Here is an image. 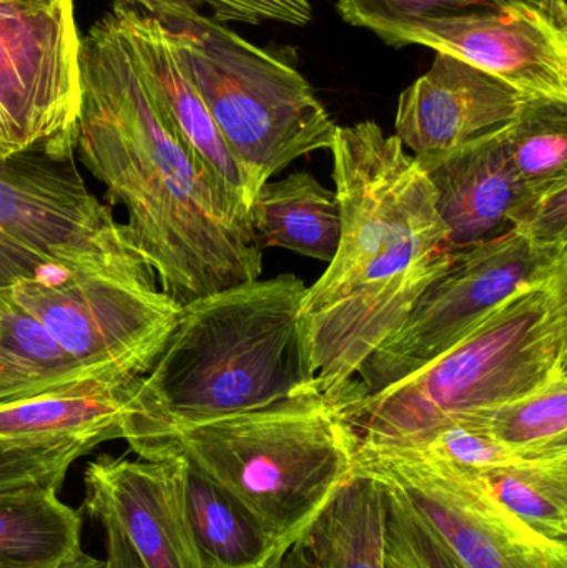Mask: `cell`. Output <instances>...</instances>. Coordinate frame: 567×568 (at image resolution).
I'll use <instances>...</instances> for the list:
<instances>
[{"label":"cell","mask_w":567,"mask_h":568,"mask_svg":"<svg viewBox=\"0 0 567 568\" xmlns=\"http://www.w3.org/2000/svg\"><path fill=\"white\" fill-rule=\"evenodd\" d=\"M77 146L90 173L122 203L130 245L162 291L185 306L260 280L263 248L249 213L200 175L146 92L110 13L82 39Z\"/></svg>","instance_id":"obj_1"},{"label":"cell","mask_w":567,"mask_h":568,"mask_svg":"<svg viewBox=\"0 0 567 568\" xmlns=\"http://www.w3.org/2000/svg\"><path fill=\"white\" fill-rule=\"evenodd\" d=\"M330 152L342 235L300 317L310 390L333 403L455 250L435 190L398 136L375 122L336 126Z\"/></svg>","instance_id":"obj_2"},{"label":"cell","mask_w":567,"mask_h":568,"mask_svg":"<svg viewBox=\"0 0 567 568\" xmlns=\"http://www.w3.org/2000/svg\"><path fill=\"white\" fill-rule=\"evenodd\" d=\"M295 275L226 287L180 310L140 381L129 446L186 424L282 403L310 390Z\"/></svg>","instance_id":"obj_3"},{"label":"cell","mask_w":567,"mask_h":568,"mask_svg":"<svg viewBox=\"0 0 567 568\" xmlns=\"http://www.w3.org/2000/svg\"><path fill=\"white\" fill-rule=\"evenodd\" d=\"M140 459L182 456L229 494L269 536L293 546L355 476L358 434L313 393L186 424L133 444Z\"/></svg>","instance_id":"obj_4"},{"label":"cell","mask_w":567,"mask_h":568,"mask_svg":"<svg viewBox=\"0 0 567 568\" xmlns=\"http://www.w3.org/2000/svg\"><path fill=\"white\" fill-rule=\"evenodd\" d=\"M567 369V272L523 287L395 386L336 404L358 439L415 444L456 417L528 396Z\"/></svg>","instance_id":"obj_5"},{"label":"cell","mask_w":567,"mask_h":568,"mask_svg":"<svg viewBox=\"0 0 567 568\" xmlns=\"http://www.w3.org/2000/svg\"><path fill=\"white\" fill-rule=\"evenodd\" d=\"M249 183L250 196L290 163L332 149L336 125L305 77L190 0L152 13Z\"/></svg>","instance_id":"obj_6"},{"label":"cell","mask_w":567,"mask_h":568,"mask_svg":"<svg viewBox=\"0 0 567 568\" xmlns=\"http://www.w3.org/2000/svg\"><path fill=\"white\" fill-rule=\"evenodd\" d=\"M69 273L156 287L125 226L82 179L73 155L0 159V290Z\"/></svg>","instance_id":"obj_7"},{"label":"cell","mask_w":567,"mask_h":568,"mask_svg":"<svg viewBox=\"0 0 567 568\" xmlns=\"http://www.w3.org/2000/svg\"><path fill=\"white\" fill-rule=\"evenodd\" d=\"M563 272L567 245H538L513 229L455 250L448 268L423 291L402 326L330 404L373 396L413 376L465 339L503 301Z\"/></svg>","instance_id":"obj_8"},{"label":"cell","mask_w":567,"mask_h":568,"mask_svg":"<svg viewBox=\"0 0 567 568\" xmlns=\"http://www.w3.org/2000/svg\"><path fill=\"white\" fill-rule=\"evenodd\" d=\"M355 474L402 489L463 568H567V544L509 513L482 473L418 447L358 439Z\"/></svg>","instance_id":"obj_9"},{"label":"cell","mask_w":567,"mask_h":568,"mask_svg":"<svg viewBox=\"0 0 567 568\" xmlns=\"http://www.w3.org/2000/svg\"><path fill=\"white\" fill-rule=\"evenodd\" d=\"M80 49L72 0L47 12L0 3V159L32 150L73 155Z\"/></svg>","instance_id":"obj_10"},{"label":"cell","mask_w":567,"mask_h":568,"mask_svg":"<svg viewBox=\"0 0 567 568\" xmlns=\"http://www.w3.org/2000/svg\"><path fill=\"white\" fill-rule=\"evenodd\" d=\"M7 291L73 359L109 374L143 376L182 310L159 287L89 273L20 282Z\"/></svg>","instance_id":"obj_11"},{"label":"cell","mask_w":567,"mask_h":568,"mask_svg":"<svg viewBox=\"0 0 567 568\" xmlns=\"http://www.w3.org/2000/svg\"><path fill=\"white\" fill-rule=\"evenodd\" d=\"M382 39L449 53L526 99L567 102L566 0H509L492 12L419 20Z\"/></svg>","instance_id":"obj_12"},{"label":"cell","mask_w":567,"mask_h":568,"mask_svg":"<svg viewBox=\"0 0 567 568\" xmlns=\"http://www.w3.org/2000/svg\"><path fill=\"white\" fill-rule=\"evenodd\" d=\"M186 463L100 456L85 469V507L123 537L142 568H202L186 516Z\"/></svg>","instance_id":"obj_13"},{"label":"cell","mask_w":567,"mask_h":568,"mask_svg":"<svg viewBox=\"0 0 567 568\" xmlns=\"http://www.w3.org/2000/svg\"><path fill=\"white\" fill-rule=\"evenodd\" d=\"M110 16L132 52L150 99L200 175L230 205L250 215L252 196L245 175L180 65L162 23L123 2H115Z\"/></svg>","instance_id":"obj_14"},{"label":"cell","mask_w":567,"mask_h":568,"mask_svg":"<svg viewBox=\"0 0 567 568\" xmlns=\"http://www.w3.org/2000/svg\"><path fill=\"white\" fill-rule=\"evenodd\" d=\"M526 99L518 90L449 53L399 95L396 136L415 159H436L506 129Z\"/></svg>","instance_id":"obj_15"},{"label":"cell","mask_w":567,"mask_h":568,"mask_svg":"<svg viewBox=\"0 0 567 568\" xmlns=\"http://www.w3.org/2000/svg\"><path fill=\"white\" fill-rule=\"evenodd\" d=\"M506 129L436 159H416L428 176L449 248L495 239L512 230L529 189L516 172Z\"/></svg>","instance_id":"obj_16"},{"label":"cell","mask_w":567,"mask_h":568,"mask_svg":"<svg viewBox=\"0 0 567 568\" xmlns=\"http://www.w3.org/2000/svg\"><path fill=\"white\" fill-rule=\"evenodd\" d=\"M142 376L95 377L67 389L0 407V439L93 437L100 443L125 439Z\"/></svg>","instance_id":"obj_17"},{"label":"cell","mask_w":567,"mask_h":568,"mask_svg":"<svg viewBox=\"0 0 567 568\" xmlns=\"http://www.w3.org/2000/svg\"><path fill=\"white\" fill-rule=\"evenodd\" d=\"M250 223L262 248H283L330 263L342 235L335 192L310 173L266 182L250 206Z\"/></svg>","instance_id":"obj_18"},{"label":"cell","mask_w":567,"mask_h":568,"mask_svg":"<svg viewBox=\"0 0 567 568\" xmlns=\"http://www.w3.org/2000/svg\"><path fill=\"white\" fill-rule=\"evenodd\" d=\"M105 376L125 374L82 366L32 314L13 303L9 291L0 290V407Z\"/></svg>","instance_id":"obj_19"},{"label":"cell","mask_w":567,"mask_h":568,"mask_svg":"<svg viewBox=\"0 0 567 568\" xmlns=\"http://www.w3.org/2000/svg\"><path fill=\"white\" fill-rule=\"evenodd\" d=\"M183 493L202 568H265L292 547L269 536L240 504L189 463Z\"/></svg>","instance_id":"obj_20"},{"label":"cell","mask_w":567,"mask_h":568,"mask_svg":"<svg viewBox=\"0 0 567 568\" xmlns=\"http://www.w3.org/2000/svg\"><path fill=\"white\" fill-rule=\"evenodd\" d=\"M385 489L372 477L355 476L306 532L318 568H385Z\"/></svg>","instance_id":"obj_21"},{"label":"cell","mask_w":567,"mask_h":568,"mask_svg":"<svg viewBox=\"0 0 567 568\" xmlns=\"http://www.w3.org/2000/svg\"><path fill=\"white\" fill-rule=\"evenodd\" d=\"M82 517L53 493L0 496V568H55L75 556Z\"/></svg>","instance_id":"obj_22"},{"label":"cell","mask_w":567,"mask_h":568,"mask_svg":"<svg viewBox=\"0 0 567 568\" xmlns=\"http://www.w3.org/2000/svg\"><path fill=\"white\" fill-rule=\"evenodd\" d=\"M452 423L478 430L526 459L567 456V369L528 396L469 410Z\"/></svg>","instance_id":"obj_23"},{"label":"cell","mask_w":567,"mask_h":568,"mask_svg":"<svg viewBox=\"0 0 567 568\" xmlns=\"http://www.w3.org/2000/svg\"><path fill=\"white\" fill-rule=\"evenodd\" d=\"M496 499L546 539L567 544V456L482 473Z\"/></svg>","instance_id":"obj_24"},{"label":"cell","mask_w":567,"mask_h":568,"mask_svg":"<svg viewBox=\"0 0 567 568\" xmlns=\"http://www.w3.org/2000/svg\"><path fill=\"white\" fill-rule=\"evenodd\" d=\"M505 132L516 172L528 189L567 183V102L526 100Z\"/></svg>","instance_id":"obj_25"},{"label":"cell","mask_w":567,"mask_h":568,"mask_svg":"<svg viewBox=\"0 0 567 568\" xmlns=\"http://www.w3.org/2000/svg\"><path fill=\"white\" fill-rule=\"evenodd\" d=\"M99 444L75 436L0 439V496L59 494L72 464Z\"/></svg>","instance_id":"obj_26"},{"label":"cell","mask_w":567,"mask_h":568,"mask_svg":"<svg viewBox=\"0 0 567 568\" xmlns=\"http://www.w3.org/2000/svg\"><path fill=\"white\" fill-rule=\"evenodd\" d=\"M385 489V568H463L402 489Z\"/></svg>","instance_id":"obj_27"},{"label":"cell","mask_w":567,"mask_h":568,"mask_svg":"<svg viewBox=\"0 0 567 568\" xmlns=\"http://www.w3.org/2000/svg\"><path fill=\"white\" fill-rule=\"evenodd\" d=\"M509 0H336L340 16L382 39L419 20L475 16L502 9Z\"/></svg>","instance_id":"obj_28"},{"label":"cell","mask_w":567,"mask_h":568,"mask_svg":"<svg viewBox=\"0 0 567 568\" xmlns=\"http://www.w3.org/2000/svg\"><path fill=\"white\" fill-rule=\"evenodd\" d=\"M398 446H403V444H398ZM405 446L418 447L439 459L449 460L456 466L466 467L476 473H486V470L499 469V467L515 466L525 460H535L526 459L522 454L508 449L478 430L455 423L435 430L418 443L405 444Z\"/></svg>","instance_id":"obj_29"},{"label":"cell","mask_w":567,"mask_h":568,"mask_svg":"<svg viewBox=\"0 0 567 568\" xmlns=\"http://www.w3.org/2000/svg\"><path fill=\"white\" fill-rule=\"evenodd\" d=\"M512 229L538 245H567V183L529 189L513 216Z\"/></svg>","instance_id":"obj_30"},{"label":"cell","mask_w":567,"mask_h":568,"mask_svg":"<svg viewBox=\"0 0 567 568\" xmlns=\"http://www.w3.org/2000/svg\"><path fill=\"white\" fill-rule=\"evenodd\" d=\"M213 10L216 22L222 20H249L253 13L265 19L303 26L312 19L310 0H199Z\"/></svg>","instance_id":"obj_31"},{"label":"cell","mask_w":567,"mask_h":568,"mask_svg":"<svg viewBox=\"0 0 567 568\" xmlns=\"http://www.w3.org/2000/svg\"><path fill=\"white\" fill-rule=\"evenodd\" d=\"M107 537V568H142L115 527L102 524Z\"/></svg>","instance_id":"obj_32"},{"label":"cell","mask_w":567,"mask_h":568,"mask_svg":"<svg viewBox=\"0 0 567 568\" xmlns=\"http://www.w3.org/2000/svg\"><path fill=\"white\" fill-rule=\"evenodd\" d=\"M305 536L300 537L290 549L273 559L265 568H318L312 554H310L308 547H306Z\"/></svg>","instance_id":"obj_33"},{"label":"cell","mask_w":567,"mask_h":568,"mask_svg":"<svg viewBox=\"0 0 567 568\" xmlns=\"http://www.w3.org/2000/svg\"><path fill=\"white\" fill-rule=\"evenodd\" d=\"M63 0H0L2 6L16 7V9L27 10V12H47L55 9Z\"/></svg>","instance_id":"obj_34"},{"label":"cell","mask_w":567,"mask_h":568,"mask_svg":"<svg viewBox=\"0 0 567 568\" xmlns=\"http://www.w3.org/2000/svg\"><path fill=\"white\" fill-rule=\"evenodd\" d=\"M55 568H107L105 560L93 559V557L87 556L85 552L79 550L75 556L67 559L65 562L60 564Z\"/></svg>","instance_id":"obj_35"},{"label":"cell","mask_w":567,"mask_h":568,"mask_svg":"<svg viewBox=\"0 0 567 568\" xmlns=\"http://www.w3.org/2000/svg\"><path fill=\"white\" fill-rule=\"evenodd\" d=\"M119 2L132 7L139 6L145 9L146 12L153 13L156 9H160V7L165 6V3L182 2V0H119Z\"/></svg>","instance_id":"obj_36"}]
</instances>
